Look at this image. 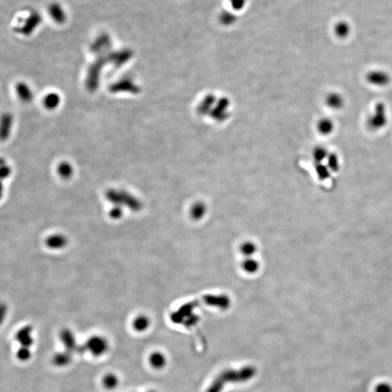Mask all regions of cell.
<instances>
[{
    "instance_id": "obj_14",
    "label": "cell",
    "mask_w": 392,
    "mask_h": 392,
    "mask_svg": "<svg viewBox=\"0 0 392 392\" xmlns=\"http://www.w3.org/2000/svg\"><path fill=\"white\" fill-rule=\"evenodd\" d=\"M330 154L329 150L324 146H318L313 151V159L315 161V164H322L326 161L328 156Z\"/></svg>"
},
{
    "instance_id": "obj_5",
    "label": "cell",
    "mask_w": 392,
    "mask_h": 392,
    "mask_svg": "<svg viewBox=\"0 0 392 392\" xmlns=\"http://www.w3.org/2000/svg\"><path fill=\"white\" fill-rule=\"evenodd\" d=\"M366 81L370 85L377 87H384L391 82V77L383 70H373L366 75Z\"/></svg>"
},
{
    "instance_id": "obj_13",
    "label": "cell",
    "mask_w": 392,
    "mask_h": 392,
    "mask_svg": "<svg viewBox=\"0 0 392 392\" xmlns=\"http://www.w3.org/2000/svg\"><path fill=\"white\" fill-rule=\"evenodd\" d=\"M150 324L149 318L145 315H139L134 318L132 322V329L137 333H144L149 329Z\"/></svg>"
},
{
    "instance_id": "obj_12",
    "label": "cell",
    "mask_w": 392,
    "mask_h": 392,
    "mask_svg": "<svg viewBox=\"0 0 392 392\" xmlns=\"http://www.w3.org/2000/svg\"><path fill=\"white\" fill-rule=\"evenodd\" d=\"M46 244L48 248L57 250L64 248L67 244V240L63 235H53L47 239Z\"/></svg>"
},
{
    "instance_id": "obj_9",
    "label": "cell",
    "mask_w": 392,
    "mask_h": 392,
    "mask_svg": "<svg viewBox=\"0 0 392 392\" xmlns=\"http://www.w3.org/2000/svg\"><path fill=\"white\" fill-rule=\"evenodd\" d=\"M166 363H167L166 357L165 356L164 353L161 352V351H154L149 355V363L153 369L156 370V371L164 369L165 366H166Z\"/></svg>"
},
{
    "instance_id": "obj_20",
    "label": "cell",
    "mask_w": 392,
    "mask_h": 392,
    "mask_svg": "<svg viewBox=\"0 0 392 392\" xmlns=\"http://www.w3.org/2000/svg\"><path fill=\"white\" fill-rule=\"evenodd\" d=\"M122 208L115 206L111 210L110 216L113 219H119L122 216Z\"/></svg>"
},
{
    "instance_id": "obj_6",
    "label": "cell",
    "mask_w": 392,
    "mask_h": 392,
    "mask_svg": "<svg viewBox=\"0 0 392 392\" xmlns=\"http://www.w3.org/2000/svg\"><path fill=\"white\" fill-rule=\"evenodd\" d=\"M15 340L19 346L31 349L35 342L32 326H25L18 329L15 335Z\"/></svg>"
},
{
    "instance_id": "obj_15",
    "label": "cell",
    "mask_w": 392,
    "mask_h": 392,
    "mask_svg": "<svg viewBox=\"0 0 392 392\" xmlns=\"http://www.w3.org/2000/svg\"><path fill=\"white\" fill-rule=\"evenodd\" d=\"M326 164L331 170V172H336V171H339L340 159L338 154H336V153L330 152L329 156L326 159Z\"/></svg>"
},
{
    "instance_id": "obj_19",
    "label": "cell",
    "mask_w": 392,
    "mask_h": 392,
    "mask_svg": "<svg viewBox=\"0 0 392 392\" xmlns=\"http://www.w3.org/2000/svg\"><path fill=\"white\" fill-rule=\"evenodd\" d=\"M232 8L235 11H240L245 6L246 0H229Z\"/></svg>"
},
{
    "instance_id": "obj_16",
    "label": "cell",
    "mask_w": 392,
    "mask_h": 392,
    "mask_svg": "<svg viewBox=\"0 0 392 392\" xmlns=\"http://www.w3.org/2000/svg\"><path fill=\"white\" fill-rule=\"evenodd\" d=\"M16 358L21 363H27L32 358L31 348L19 346L16 352Z\"/></svg>"
},
{
    "instance_id": "obj_10",
    "label": "cell",
    "mask_w": 392,
    "mask_h": 392,
    "mask_svg": "<svg viewBox=\"0 0 392 392\" xmlns=\"http://www.w3.org/2000/svg\"><path fill=\"white\" fill-rule=\"evenodd\" d=\"M119 383H120V379L117 374L113 373V372H109L103 375L101 379V383L102 386L108 391H113L115 390L116 388L119 386Z\"/></svg>"
},
{
    "instance_id": "obj_7",
    "label": "cell",
    "mask_w": 392,
    "mask_h": 392,
    "mask_svg": "<svg viewBox=\"0 0 392 392\" xmlns=\"http://www.w3.org/2000/svg\"><path fill=\"white\" fill-rule=\"evenodd\" d=\"M74 354L63 349V351H57L53 355L52 363L57 368H66L72 364Z\"/></svg>"
},
{
    "instance_id": "obj_1",
    "label": "cell",
    "mask_w": 392,
    "mask_h": 392,
    "mask_svg": "<svg viewBox=\"0 0 392 392\" xmlns=\"http://www.w3.org/2000/svg\"><path fill=\"white\" fill-rule=\"evenodd\" d=\"M82 346V354L88 353L94 358H101L110 349L109 340L101 335H93L86 340Z\"/></svg>"
},
{
    "instance_id": "obj_3",
    "label": "cell",
    "mask_w": 392,
    "mask_h": 392,
    "mask_svg": "<svg viewBox=\"0 0 392 392\" xmlns=\"http://www.w3.org/2000/svg\"><path fill=\"white\" fill-rule=\"evenodd\" d=\"M107 198L115 206L127 207L132 211H138L140 208V203L134 197L124 193V192L109 191L107 193Z\"/></svg>"
},
{
    "instance_id": "obj_17",
    "label": "cell",
    "mask_w": 392,
    "mask_h": 392,
    "mask_svg": "<svg viewBox=\"0 0 392 392\" xmlns=\"http://www.w3.org/2000/svg\"><path fill=\"white\" fill-rule=\"evenodd\" d=\"M220 21L225 25H230L236 21V16L229 11H225L220 15Z\"/></svg>"
},
{
    "instance_id": "obj_21",
    "label": "cell",
    "mask_w": 392,
    "mask_h": 392,
    "mask_svg": "<svg viewBox=\"0 0 392 392\" xmlns=\"http://www.w3.org/2000/svg\"><path fill=\"white\" fill-rule=\"evenodd\" d=\"M147 392H156V391H147Z\"/></svg>"
},
{
    "instance_id": "obj_11",
    "label": "cell",
    "mask_w": 392,
    "mask_h": 392,
    "mask_svg": "<svg viewBox=\"0 0 392 392\" xmlns=\"http://www.w3.org/2000/svg\"><path fill=\"white\" fill-rule=\"evenodd\" d=\"M318 132L322 135L327 136L332 134L335 129V124L332 119L329 118H322L318 121L317 124Z\"/></svg>"
},
{
    "instance_id": "obj_8",
    "label": "cell",
    "mask_w": 392,
    "mask_h": 392,
    "mask_svg": "<svg viewBox=\"0 0 392 392\" xmlns=\"http://www.w3.org/2000/svg\"><path fill=\"white\" fill-rule=\"evenodd\" d=\"M326 104L329 109L334 111L342 109L345 105L344 96L339 92H333L329 93L326 97Z\"/></svg>"
},
{
    "instance_id": "obj_4",
    "label": "cell",
    "mask_w": 392,
    "mask_h": 392,
    "mask_svg": "<svg viewBox=\"0 0 392 392\" xmlns=\"http://www.w3.org/2000/svg\"><path fill=\"white\" fill-rule=\"evenodd\" d=\"M60 343L63 346V349L72 354H82V344H79L75 333L72 330L64 329L59 335Z\"/></svg>"
},
{
    "instance_id": "obj_2",
    "label": "cell",
    "mask_w": 392,
    "mask_h": 392,
    "mask_svg": "<svg viewBox=\"0 0 392 392\" xmlns=\"http://www.w3.org/2000/svg\"><path fill=\"white\" fill-rule=\"evenodd\" d=\"M388 122L387 108L383 102H378L374 110L367 119V127L371 131H379L383 129Z\"/></svg>"
},
{
    "instance_id": "obj_18",
    "label": "cell",
    "mask_w": 392,
    "mask_h": 392,
    "mask_svg": "<svg viewBox=\"0 0 392 392\" xmlns=\"http://www.w3.org/2000/svg\"><path fill=\"white\" fill-rule=\"evenodd\" d=\"M375 392H392V384L388 382H380L375 387Z\"/></svg>"
}]
</instances>
